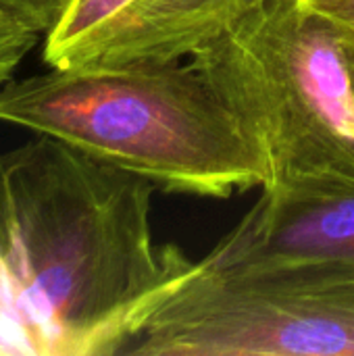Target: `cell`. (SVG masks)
Returning a JSON list of instances; mask_svg holds the SVG:
<instances>
[{
    "label": "cell",
    "mask_w": 354,
    "mask_h": 356,
    "mask_svg": "<svg viewBox=\"0 0 354 356\" xmlns=\"http://www.w3.org/2000/svg\"><path fill=\"white\" fill-rule=\"evenodd\" d=\"M152 194L52 136L0 152V323L19 355H125L196 265L152 242Z\"/></svg>",
    "instance_id": "obj_1"
},
{
    "label": "cell",
    "mask_w": 354,
    "mask_h": 356,
    "mask_svg": "<svg viewBox=\"0 0 354 356\" xmlns=\"http://www.w3.org/2000/svg\"><path fill=\"white\" fill-rule=\"evenodd\" d=\"M0 123L58 138L167 192L227 198L269 181L261 150L192 58L8 79Z\"/></svg>",
    "instance_id": "obj_2"
},
{
    "label": "cell",
    "mask_w": 354,
    "mask_h": 356,
    "mask_svg": "<svg viewBox=\"0 0 354 356\" xmlns=\"http://www.w3.org/2000/svg\"><path fill=\"white\" fill-rule=\"evenodd\" d=\"M192 60L261 150L269 190H354V81L307 0H267Z\"/></svg>",
    "instance_id": "obj_3"
},
{
    "label": "cell",
    "mask_w": 354,
    "mask_h": 356,
    "mask_svg": "<svg viewBox=\"0 0 354 356\" xmlns=\"http://www.w3.org/2000/svg\"><path fill=\"white\" fill-rule=\"evenodd\" d=\"M125 355L354 356V273L196 263Z\"/></svg>",
    "instance_id": "obj_4"
},
{
    "label": "cell",
    "mask_w": 354,
    "mask_h": 356,
    "mask_svg": "<svg viewBox=\"0 0 354 356\" xmlns=\"http://www.w3.org/2000/svg\"><path fill=\"white\" fill-rule=\"evenodd\" d=\"M267 0H69L44 33L50 69L165 65L194 56Z\"/></svg>",
    "instance_id": "obj_5"
},
{
    "label": "cell",
    "mask_w": 354,
    "mask_h": 356,
    "mask_svg": "<svg viewBox=\"0 0 354 356\" xmlns=\"http://www.w3.org/2000/svg\"><path fill=\"white\" fill-rule=\"evenodd\" d=\"M207 269L288 263L354 273V190H269L198 261Z\"/></svg>",
    "instance_id": "obj_6"
},
{
    "label": "cell",
    "mask_w": 354,
    "mask_h": 356,
    "mask_svg": "<svg viewBox=\"0 0 354 356\" xmlns=\"http://www.w3.org/2000/svg\"><path fill=\"white\" fill-rule=\"evenodd\" d=\"M40 33L19 25L0 13V86L13 79L23 58L38 44Z\"/></svg>",
    "instance_id": "obj_7"
},
{
    "label": "cell",
    "mask_w": 354,
    "mask_h": 356,
    "mask_svg": "<svg viewBox=\"0 0 354 356\" xmlns=\"http://www.w3.org/2000/svg\"><path fill=\"white\" fill-rule=\"evenodd\" d=\"M69 0H0V13L44 35L61 17Z\"/></svg>",
    "instance_id": "obj_8"
},
{
    "label": "cell",
    "mask_w": 354,
    "mask_h": 356,
    "mask_svg": "<svg viewBox=\"0 0 354 356\" xmlns=\"http://www.w3.org/2000/svg\"><path fill=\"white\" fill-rule=\"evenodd\" d=\"M319 13L340 40L354 81V0H307Z\"/></svg>",
    "instance_id": "obj_9"
},
{
    "label": "cell",
    "mask_w": 354,
    "mask_h": 356,
    "mask_svg": "<svg viewBox=\"0 0 354 356\" xmlns=\"http://www.w3.org/2000/svg\"><path fill=\"white\" fill-rule=\"evenodd\" d=\"M0 355H19L17 348H15V344H13L10 338H8V334L4 332L2 323H0Z\"/></svg>",
    "instance_id": "obj_10"
}]
</instances>
